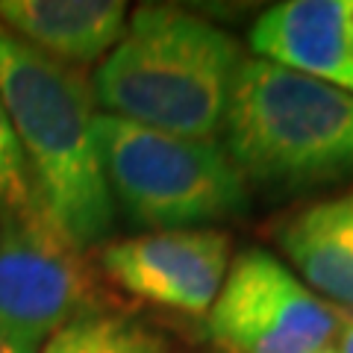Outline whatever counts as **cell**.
Instances as JSON below:
<instances>
[{"instance_id": "obj_1", "label": "cell", "mask_w": 353, "mask_h": 353, "mask_svg": "<svg viewBox=\"0 0 353 353\" xmlns=\"http://www.w3.org/2000/svg\"><path fill=\"white\" fill-rule=\"evenodd\" d=\"M248 53L233 32L180 6L145 3L92 77L103 115L189 139H218Z\"/></svg>"}, {"instance_id": "obj_2", "label": "cell", "mask_w": 353, "mask_h": 353, "mask_svg": "<svg viewBox=\"0 0 353 353\" xmlns=\"http://www.w3.org/2000/svg\"><path fill=\"white\" fill-rule=\"evenodd\" d=\"M0 101L44 209L80 250L94 248L112 227L115 206L101 162L92 77L0 24Z\"/></svg>"}, {"instance_id": "obj_3", "label": "cell", "mask_w": 353, "mask_h": 353, "mask_svg": "<svg viewBox=\"0 0 353 353\" xmlns=\"http://www.w3.org/2000/svg\"><path fill=\"white\" fill-rule=\"evenodd\" d=\"M221 132L248 183L309 189L353 174V94L277 62L245 59Z\"/></svg>"}, {"instance_id": "obj_4", "label": "cell", "mask_w": 353, "mask_h": 353, "mask_svg": "<svg viewBox=\"0 0 353 353\" xmlns=\"http://www.w3.org/2000/svg\"><path fill=\"white\" fill-rule=\"evenodd\" d=\"M101 162L112 206L145 233L209 230L248 209V180L218 139L97 115Z\"/></svg>"}, {"instance_id": "obj_5", "label": "cell", "mask_w": 353, "mask_h": 353, "mask_svg": "<svg viewBox=\"0 0 353 353\" xmlns=\"http://www.w3.org/2000/svg\"><path fill=\"white\" fill-rule=\"evenodd\" d=\"M106 297L94 268L41 206L0 218V324L30 347Z\"/></svg>"}, {"instance_id": "obj_6", "label": "cell", "mask_w": 353, "mask_h": 353, "mask_svg": "<svg viewBox=\"0 0 353 353\" xmlns=\"http://www.w3.org/2000/svg\"><path fill=\"white\" fill-rule=\"evenodd\" d=\"M345 318L274 253L248 248L230 259L206 330L221 353H318L336 345Z\"/></svg>"}, {"instance_id": "obj_7", "label": "cell", "mask_w": 353, "mask_h": 353, "mask_svg": "<svg viewBox=\"0 0 353 353\" xmlns=\"http://www.w3.org/2000/svg\"><path fill=\"white\" fill-rule=\"evenodd\" d=\"M224 230H165L103 245L97 253L103 277L118 289L183 315H206L230 268Z\"/></svg>"}, {"instance_id": "obj_8", "label": "cell", "mask_w": 353, "mask_h": 353, "mask_svg": "<svg viewBox=\"0 0 353 353\" xmlns=\"http://www.w3.org/2000/svg\"><path fill=\"white\" fill-rule=\"evenodd\" d=\"M253 57L353 94V0H285L250 27Z\"/></svg>"}, {"instance_id": "obj_9", "label": "cell", "mask_w": 353, "mask_h": 353, "mask_svg": "<svg viewBox=\"0 0 353 353\" xmlns=\"http://www.w3.org/2000/svg\"><path fill=\"white\" fill-rule=\"evenodd\" d=\"M127 18L121 0H0V24L74 68L103 62L124 36Z\"/></svg>"}, {"instance_id": "obj_10", "label": "cell", "mask_w": 353, "mask_h": 353, "mask_svg": "<svg viewBox=\"0 0 353 353\" xmlns=\"http://www.w3.org/2000/svg\"><path fill=\"white\" fill-rule=\"evenodd\" d=\"M274 239L309 289L353 315V189L297 209Z\"/></svg>"}, {"instance_id": "obj_11", "label": "cell", "mask_w": 353, "mask_h": 353, "mask_svg": "<svg viewBox=\"0 0 353 353\" xmlns=\"http://www.w3.org/2000/svg\"><path fill=\"white\" fill-rule=\"evenodd\" d=\"M39 353H174L171 341L127 312H85L57 330Z\"/></svg>"}, {"instance_id": "obj_12", "label": "cell", "mask_w": 353, "mask_h": 353, "mask_svg": "<svg viewBox=\"0 0 353 353\" xmlns=\"http://www.w3.org/2000/svg\"><path fill=\"white\" fill-rule=\"evenodd\" d=\"M36 206H41V197L32 183L24 150L18 145L12 121L0 101V218L30 212Z\"/></svg>"}, {"instance_id": "obj_13", "label": "cell", "mask_w": 353, "mask_h": 353, "mask_svg": "<svg viewBox=\"0 0 353 353\" xmlns=\"http://www.w3.org/2000/svg\"><path fill=\"white\" fill-rule=\"evenodd\" d=\"M0 353H39V350L24 345V341L15 339L3 324H0Z\"/></svg>"}, {"instance_id": "obj_14", "label": "cell", "mask_w": 353, "mask_h": 353, "mask_svg": "<svg viewBox=\"0 0 353 353\" xmlns=\"http://www.w3.org/2000/svg\"><path fill=\"white\" fill-rule=\"evenodd\" d=\"M336 353H353V315L347 312L345 318V324H341L339 330V339H336Z\"/></svg>"}, {"instance_id": "obj_15", "label": "cell", "mask_w": 353, "mask_h": 353, "mask_svg": "<svg viewBox=\"0 0 353 353\" xmlns=\"http://www.w3.org/2000/svg\"><path fill=\"white\" fill-rule=\"evenodd\" d=\"M318 353H336V347H327V350H318Z\"/></svg>"}]
</instances>
